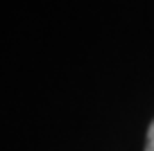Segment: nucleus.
<instances>
[{
    "instance_id": "obj_1",
    "label": "nucleus",
    "mask_w": 154,
    "mask_h": 151,
    "mask_svg": "<svg viewBox=\"0 0 154 151\" xmlns=\"http://www.w3.org/2000/svg\"><path fill=\"white\" fill-rule=\"evenodd\" d=\"M145 151H154V122L149 124V131H147V144H145Z\"/></svg>"
}]
</instances>
